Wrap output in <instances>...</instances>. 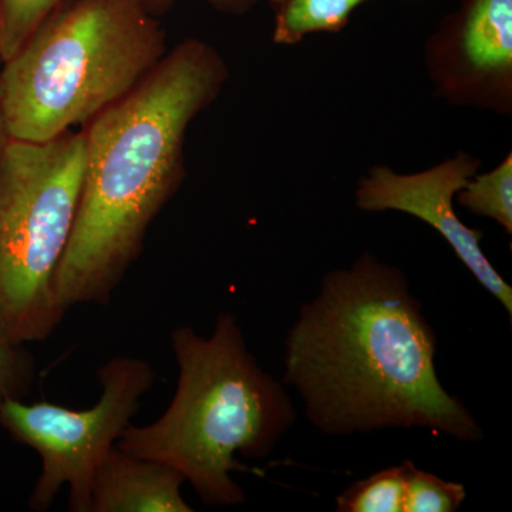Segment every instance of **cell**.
Listing matches in <instances>:
<instances>
[{
  "label": "cell",
  "mask_w": 512,
  "mask_h": 512,
  "mask_svg": "<svg viewBox=\"0 0 512 512\" xmlns=\"http://www.w3.org/2000/svg\"><path fill=\"white\" fill-rule=\"evenodd\" d=\"M437 336L400 269L363 254L323 276L285 340L286 384L328 436L426 429L484 439L436 370Z\"/></svg>",
  "instance_id": "6da1fadb"
},
{
  "label": "cell",
  "mask_w": 512,
  "mask_h": 512,
  "mask_svg": "<svg viewBox=\"0 0 512 512\" xmlns=\"http://www.w3.org/2000/svg\"><path fill=\"white\" fill-rule=\"evenodd\" d=\"M229 76L214 47L188 39L126 96L84 124L79 210L55 276L64 312L107 305L185 175V134Z\"/></svg>",
  "instance_id": "7a4b0ae2"
},
{
  "label": "cell",
  "mask_w": 512,
  "mask_h": 512,
  "mask_svg": "<svg viewBox=\"0 0 512 512\" xmlns=\"http://www.w3.org/2000/svg\"><path fill=\"white\" fill-rule=\"evenodd\" d=\"M180 377L168 409L148 426H128L116 447L183 474L210 507L244 503L234 478L248 471L235 454H271L296 420L284 386L249 352L232 313L218 315L210 338L188 326L171 335Z\"/></svg>",
  "instance_id": "3957f363"
},
{
  "label": "cell",
  "mask_w": 512,
  "mask_h": 512,
  "mask_svg": "<svg viewBox=\"0 0 512 512\" xmlns=\"http://www.w3.org/2000/svg\"><path fill=\"white\" fill-rule=\"evenodd\" d=\"M164 56V30L138 0H72L5 62L0 113L6 134L45 143L84 126Z\"/></svg>",
  "instance_id": "277c9868"
},
{
  "label": "cell",
  "mask_w": 512,
  "mask_h": 512,
  "mask_svg": "<svg viewBox=\"0 0 512 512\" xmlns=\"http://www.w3.org/2000/svg\"><path fill=\"white\" fill-rule=\"evenodd\" d=\"M83 131L0 151V333L15 345L52 336L64 312L55 276L82 195Z\"/></svg>",
  "instance_id": "5b68a950"
},
{
  "label": "cell",
  "mask_w": 512,
  "mask_h": 512,
  "mask_svg": "<svg viewBox=\"0 0 512 512\" xmlns=\"http://www.w3.org/2000/svg\"><path fill=\"white\" fill-rule=\"evenodd\" d=\"M97 376L103 392L90 409L26 404L19 399L0 406V426L42 458V474L29 498L32 510H49L60 488L67 485L69 510L90 512L97 471L156 379L153 367L136 357H114Z\"/></svg>",
  "instance_id": "8992f818"
},
{
  "label": "cell",
  "mask_w": 512,
  "mask_h": 512,
  "mask_svg": "<svg viewBox=\"0 0 512 512\" xmlns=\"http://www.w3.org/2000/svg\"><path fill=\"white\" fill-rule=\"evenodd\" d=\"M480 165V160L468 153H458L417 174H397L377 165L359 181L356 205L366 212H404L429 224L446 239L478 284L512 316V288L481 249L483 231L466 227L454 211L457 192L477 174Z\"/></svg>",
  "instance_id": "52a82bcc"
},
{
  "label": "cell",
  "mask_w": 512,
  "mask_h": 512,
  "mask_svg": "<svg viewBox=\"0 0 512 512\" xmlns=\"http://www.w3.org/2000/svg\"><path fill=\"white\" fill-rule=\"evenodd\" d=\"M426 59L439 96L510 114L512 0H468L460 18L431 39Z\"/></svg>",
  "instance_id": "ba28073f"
},
{
  "label": "cell",
  "mask_w": 512,
  "mask_h": 512,
  "mask_svg": "<svg viewBox=\"0 0 512 512\" xmlns=\"http://www.w3.org/2000/svg\"><path fill=\"white\" fill-rule=\"evenodd\" d=\"M184 481L175 468L114 446L94 478L90 512H191Z\"/></svg>",
  "instance_id": "9c48e42d"
},
{
  "label": "cell",
  "mask_w": 512,
  "mask_h": 512,
  "mask_svg": "<svg viewBox=\"0 0 512 512\" xmlns=\"http://www.w3.org/2000/svg\"><path fill=\"white\" fill-rule=\"evenodd\" d=\"M366 0H271L274 10V42L296 45L309 33H336Z\"/></svg>",
  "instance_id": "30bf717a"
},
{
  "label": "cell",
  "mask_w": 512,
  "mask_h": 512,
  "mask_svg": "<svg viewBox=\"0 0 512 512\" xmlns=\"http://www.w3.org/2000/svg\"><path fill=\"white\" fill-rule=\"evenodd\" d=\"M412 461L373 474L350 485L336 498L338 512H404L407 498V474Z\"/></svg>",
  "instance_id": "8fae6325"
},
{
  "label": "cell",
  "mask_w": 512,
  "mask_h": 512,
  "mask_svg": "<svg viewBox=\"0 0 512 512\" xmlns=\"http://www.w3.org/2000/svg\"><path fill=\"white\" fill-rule=\"evenodd\" d=\"M457 204L498 222L512 234V154L490 173L476 174L457 192Z\"/></svg>",
  "instance_id": "7c38bea8"
},
{
  "label": "cell",
  "mask_w": 512,
  "mask_h": 512,
  "mask_svg": "<svg viewBox=\"0 0 512 512\" xmlns=\"http://www.w3.org/2000/svg\"><path fill=\"white\" fill-rule=\"evenodd\" d=\"M72 0H0V60L3 63L28 42L47 19Z\"/></svg>",
  "instance_id": "4fadbf2b"
},
{
  "label": "cell",
  "mask_w": 512,
  "mask_h": 512,
  "mask_svg": "<svg viewBox=\"0 0 512 512\" xmlns=\"http://www.w3.org/2000/svg\"><path fill=\"white\" fill-rule=\"evenodd\" d=\"M466 495L463 484L443 480L410 463L404 512H454Z\"/></svg>",
  "instance_id": "5bb4252c"
},
{
  "label": "cell",
  "mask_w": 512,
  "mask_h": 512,
  "mask_svg": "<svg viewBox=\"0 0 512 512\" xmlns=\"http://www.w3.org/2000/svg\"><path fill=\"white\" fill-rule=\"evenodd\" d=\"M35 379L33 357L0 333V406L8 399L22 400Z\"/></svg>",
  "instance_id": "9a60e30c"
},
{
  "label": "cell",
  "mask_w": 512,
  "mask_h": 512,
  "mask_svg": "<svg viewBox=\"0 0 512 512\" xmlns=\"http://www.w3.org/2000/svg\"><path fill=\"white\" fill-rule=\"evenodd\" d=\"M141 5L153 13L154 16L161 15L165 10L173 6L174 0H138ZM215 9L221 12L232 13V15H242L248 12L255 5L256 0H208Z\"/></svg>",
  "instance_id": "2e32d148"
},
{
  "label": "cell",
  "mask_w": 512,
  "mask_h": 512,
  "mask_svg": "<svg viewBox=\"0 0 512 512\" xmlns=\"http://www.w3.org/2000/svg\"><path fill=\"white\" fill-rule=\"evenodd\" d=\"M8 134H6L5 126H3L2 113H0V151H2L3 146H5L6 141H8Z\"/></svg>",
  "instance_id": "e0dca14e"
}]
</instances>
